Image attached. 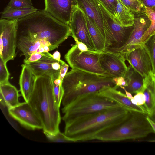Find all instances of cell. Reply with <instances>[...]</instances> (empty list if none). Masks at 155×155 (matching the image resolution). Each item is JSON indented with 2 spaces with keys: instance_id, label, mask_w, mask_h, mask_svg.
Here are the masks:
<instances>
[{
  "instance_id": "cell-42",
  "label": "cell",
  "mask_w": 155,
  "mask_h": 155,
  "mask_svg": "<svg viewBox=\"0 0 155 155\" xmlns=\"http://www.w3.org/2000/svg\"><path fill=\"white\" fill-rule=\"evenodd\" d=\"M120 87L122 89L124 90L125 92V94L127 97L130 99L134 98V97L132 95V94L127 91L125 89L124 87L120 86Z\"/></svg>"
},
{
  "instance_id": "cell-31",
  "label": "cell",
  "mask_w": 155,
  "mask_h": 155,
  "mask_svg": "<svg viewBox=\"0 0 155 155\" xmlns=\"http://www.w3.org/2000/svg\"><path fill=\"white\" fill-rule=\"evenodd\" d=\"M31 0H10L6 7L9 8H33Z\"/></svg>"
},
{
  "instance_id": "cell-41",
  "label": "cell",
  "mask_w": 155,
  "mask_h": 155,
  "mask_svg": "<svg viewBox=\"0 0 155 155\" xmlns=\"http://www.w3.org/2000/svg\"><path fill=\"white\" fill-rule=\"evenodd\" d=\"M53 57L54 59L58 61H60L61 54L60 52L58 51H55L52 54Z\"/></svg>"
},
{
  "instance_id": "cell-18",
  "label": "cell",
  "mask_w": 155,
  "mask_h": 155,
  "mask_svg": "<svg viewBox=\"0 0 155 155\" xmlns=\"http://www.w3.org/2000/svg\"><path fill=\"white\" fill-rule=\"evenodd\" d=\"M117 87H107L100 90L99 94L119 104L129 111L148 114L143 106L135 105L126 94L118 91Z\"/></svg>"
},
{
  "instance_id": "cell-44",
  "label": "cell",
  "mask_w": 155,
  "mask_h": 155,
  "mask_svg": "<svg viewBox=\"0 0 155 155\" xmlns=\"http://www.w3.org/2000/svg\"><path fill=\"white\" fill-rule=\"evenodd\" d=\"M154 96H155V78L154 84Z\"/></svg>"
},
{
  "instance_id": "cell-15",
  "label": "cell",
  "mask_w": 155,
  "mask_h": 155,
  "mask_svg": "<svg viewBox=\"0 0 155 155\" xmlns=\"http://www.w3.org/2000/svg\"><path fill=\"white\" fill-rule=\"evenodd\" d=\"M101 11L102 15L105 18L110 28L114 39V42L108 50L118 49L123 47L129 38L134 28L132 26L125 27L117 22L104 7L100 0H96Z\"/></svg>"
},
{
  "instance_id": "cell-34",
  "label": "cell",
  "mask_w": 155,
  "mask_h": 155,
  "mask_svg": "<svg viewBox=\"0 0 155 155\" xmlns=\"http://www.w3.org/2000/svg\"><path fill=\"white\" fill-rule=\"evenodd\" d=\"M44 56H53V55L49 52L42 53H34L31 55L28 58L25 59L24 60V64H26L36 61L40 59Z\"/></svg>"
},
{
  "instance_id": "cell-27",
  "label": "cell",
  "mask_w": 155,
  "mask_h": 155,
  "mask_svg": "<svg viewBox=\"0 0 155 155\" xmlns=\"http://www.w3.org/2000/svg\"><path fill=\"white\" fill-rule=\"evenodd\" d=\"M134 15H145V6L139 0H121Z\"/></svg>"
},
{
  "instance_id": "cell-9",
  "label": "cell",
  "mask_w": 155,
  "mask_h": 155,
  "mask_svg": "<svg viewBox=\"0 0 155 155\" xmlns=\"http://www.w3.org/2000/svg\"><path fill=\"white\" fill-rule=\"evenodd\" d=\"M16 21L0 20V58L6 63L16 55Z\"/></svg>"
},
{
  "instance_id": "cell-6",
  "label": "cell",
  "mask_w": 155,
  "mask_h": 155,
  "mask_svg": "<svg viewBox=\"0 0 155 155\" xmlns=\"http://www.w3.org/2000/svg\"><path fill=\"white\" fill-rule=\"evenodd\" d=\"M120 107H122L98 92L89 93L77 97L64 106L61 109L64 114L62 119L65 123L83 116Z\"/></svg>"
},
{
  "instance_id": "cell-13",
  "label": "cell",
  "mask_w": 155,
  "mask_h": 155,
  "mask_svg": "<svg viewBox=\"0 0 155 155\" xmlns=\"http://www.w3.org/2000/svg\"><path fill=\"white\" fill-rule=\"evenodd\" d=\"M135 15L137 17L135 16L133 30L126 44L118 49L107 50L120 52L124 55L135 48L144 46V44L142 42V38L150 26L151 21L146 15Z\"/></svg>"
},
{
  "instance_id": "cell-25",
  "label": "cell",
  "mask_w": 155,
  "mask_h": 155,
  "mask_svg": "<svg viewBox=\"0 0 155 155\" xmlns=\"http://www.w3.org/2000/svg\"><path fill=\"white\" fill-rule=\"evenodd\" d=\"M38 10L34 7L24 8H5L1 13V18L17 20Z\"/></svg>"
},
{
  "instance_id": "cell-30",
  "label": "cell",
  "mask_w": 155,
  "mask_h": 155,
  "mask_svg": "<svg viewBox=\"0 0 155 155\" xmlns=\"http://www.w3.org/2000/svg\"><path fill=\"white\" fill-rule=\"evenodd\" d=\"M100 1L113 19L119 24L117 18L116 12L117 0H100Z\"/></svg>"
},
{
  "instance_id": "cell-40",
  "label": "cell",
  "mask_w": 155,
  "mask_h": 155,
  "mask_svg": "<svg viewBox=\"0 0 155 155\" xmlns=\"http://www.w3.org/2000/svg\"><path fill=\"white\" fill-rule=\"evenodd\" d=\"M146 118L149 122V123L151 125L154 133L155 134V122L148 115H147Z\"/></svg>"
},
{
  "instance_id": "cell-28",
  "label": "cell",
  "mask_w": 155,
  "mask_h": 155,
  "mask_svg": "<svg viewBox=\"0 0 155 155\" xmlns=\"http://www.w3.org/2000/svg\"><path fill=\"white\" fill-rule=\"evenodd\" d=\"M149 55L153 68V75L155 78V34L151 36L144 43Z\"/></svg>"
},
{
  "instance_id": "cell-3",
  "label": "cell",
  "mask_w": 155,
  "mask_h": 155,
  "mask_svg": "<svg viewBox=\"0 0 155 155\" xmlns=\"http://www.w3.org/2000/svg\"><path fill=\"white\" fill-rule=\"evenodd\" d=\"M28 102L41 121L44 132L54 134L60 131V107L55 98L51 76L45 75L36 77Z\"/></svg>"
},
{
  "instance_id": "cell-21",
  "label": "cell",
  "mask_w": 155,
  "mask_h": 155,
  "mask_svg": "<svg viewBox=\"0 0 155 155\" xmlns=\"http://www.w3.org/2000/svg\"><path fill=\"white\" fill-rule=\"evenodd\" d=\"M154 81L155 78L153 74L144 78L143 85L141 91L145 97V102L143 106L147 113V115L149 116L155 113Z\"/></svg>"
},
{
  "instance_id": "cell-7",
  "label": "cell",
  "mask_w": 155,
  "mask_h": 155,
  "mask_svg": "<svg viewBox=\"0 0 155 155\" xmlns=\"http://www.w3.org/2000/svg\"><path fill=\"white\" fill-rule=\"evenodd\" d=\"M99 57V51L90 50L82 51L78 49L76 44L72 46L64 56L65 60L72 69L109 75L102 68Z\"/></svg>"
},
{
  "instance_id": "cell-14",
  "label": "cell",
  "mask_w": 155,
  "mask_h": 155,
  "mask_svg": "<svg viewBox=\"0 0 155 155\" xmlns=\"http://www.w3.org/2000/svg\"><path fill=\"white\" fill-rule=\"evenodd\" d=\"M124 56L130 65L144 78L153 74L151 62L144 45L132 50Z\"/></svg>"
},
{
  "instance_id": "cell-8",
  "label": "cell",
  "mask_w": 155,
  "mask_h": 155,
  "mask_svg": "<svg viewBox=\"0 0 155 155\" xmlns=\"http://www.w3.org/2000/svg\"><path fill=\"white\" fill-rule=\"evenodd\" d=\"M77 5L94 22L103 37L106 48L114 41L111 29L104 23L101 11L96 0H75Z\"/></svg>"
},
{
  "instance_id": "cell-29",
  "label": "cell",
  "mask_w": 155,
  "mask_h": 155,
  "mask_svg": "<svg viewBox=\"0 0 155 155\" xmlns=\"http://www.w3.org/2000/svg\"><path fill=\"white\" fill-rule=\"evenodd\" d=\"M52 79L55 98L57 105L60 107L64 94V91L62 86V81L59 77Z\"/></svg>"
},
{
  "instance_id": "cell-37",
  "label": "cell",
  "mask_w": 155,
  "mask_h": 155,
  "mask_svg": "<svg viewBox=\"0 0 155 155\" xmlns=\"http://www.w3.org/2000/svg\"><path fill=\"white\" fill-rule=\"evenodd\" d=\"M113 80L115 84L119 87L120 86L125 87L127 86V83L125 79L123 77L114 78Z\"/></svg>"
},
{
  "instance_id": "cell-20",
  "label": "cell",
  "mask_w": 155,
  "mask_h": 155,
  "mask_svg": "<svg viewBox=\"0 0 155 155\" xmlns=\"http://www.w3.org/2000/svg\"><path fill=\"white\" fill-rule=\"evenodd\" d=\"M0 103L2 105L8 109L20 104V91L9 82L0 84Z\"/></svg>"
},
{
  "instance_id": "cell-1",
  "label": "cell",
  "mask_w": 155,
  "mask_h": 155,
  "mask_svg": "<svg viewBox=\"0 0 155 155\" xmlns=\"http://www.w3.org/2000/svg\"><path fill=\"white\" fill-rule=\"evenodd\" d=\"M69 26L58 20L45 9L38 10L18 19L16 23V48L27 59L41 47L49 46L51 51L69 36Z\"/></svg>"
},
{
  "instance_id": "cell-5",
  "label": "cell",
  "mask_w": 155,
  "mask_h": 155,
  "mask_svg": "<svg viewBox=\"0 0 155 155\" xmlns=\"http://www.w3.org/2000/svg\"><path fill=\"white\" fill-rule=\"evenodd\" d=\"M147 114L131 112L121 124L98 136L97 140L102 141H120L145 137L154 133L146 116Z\"/></svg>"
},
{
  "instance_id": "cell-12",
  "label": "cell",
  "mask_w": 155,
  "mask_h": 155,
  "mask_svg": "<svg viewBox=\"0 0 155 155\" xmlns=\"http://www.w3.org/2000/svg\"><path fill=\"white\" fill-rule=\"evenodd\" d=\"M9 115L23 127L32 130L43 129V125L28 102L20 103L17 106L8 109Z\"/></svg>"
},
{
  "instance_id": "cell-11",
  "label": "cell",
  "mask_w": 155,
  "mask_h": 155,
  "mask_svg": "<svg viewBox=\"0 0 155 155\" xmlns=\"http://www.w3.org/2000/svg\"><path fill=\"white\" fill-rule=\"evenodd\" d=\"M123 54L119 52L107 49L100 52L99 61L101 66L107 75L114 78L123 77L128 67Z\"/></svg>"
},
{
  "instance_id": "cell-26",
  "label": "cell",
  "mask_w": 155,
  "mask_h": 155,
  "mask_svg": "<svg viewBox=\"0 0 155 155\" xmlns=\"http://www.w3.org/2000/svg\"><path fill=\"white\" fill-rule=\"evenodd\" d=\"M145 13L151 21V24L142 37V42L143 44L155 34V6L152 7L145 6Z\"/></svg>"
},
{
  "instance_id": "cell-38",
  "label": "cell",
  "mask_w": 155,
  "mask_h": 155,
  "mask_svg": "<svg viewBox=\"0 0 155 155\" xmlns=\"http://www.w3.org/2000/svg\"><path fill=\"white\" fill-rule=\"evenodd\" d=\"M75 41L76 44L77 45L78 49L82 51H89L87 46L84 43L79 41L75 37H73Z\"/></svg>"
},
{
  "instance_id": "cell-4",
  "label": "cell",
  "mask_w": 155,
  "mask_h": 155,
  "mask_svg": "<svg viewBox=\"0 0 155 155\" xmlns=\"http://www.w3.org/2000/svg\"><path fill=\"white\" fill-rule=\"evenodd\" d=\"M114 77L72 69L66 73L62 82L64 94L61 104L64 106L77 97L98 92L107 87H117Z\"/></svg>"
},
{
  "instance_id": "cell-39",
  "label": "cell",
  "mask_w": 155,
  "mask_h": 155,
  "mask_svg": "<svg viewBox=\"0 0 155 155\" xmlns=\"http://www.w3.org/2000/svg\"><path fill=\"white\" fill-rule=\"evenodd\" d=\"M144 5L147 7L155 6V0H139Z\"/></svg>"
},
{
  "instance_id": "cell-17",
  "label": "cell",
  "mask_w": 155,
  "mask_h": 155,
  "mask_svg": "<svg viewBox=\"0 0 155 155\" xmlns=\"http://www.w3.org/2000/svg\"><path fill=\"white\" fill-rule=\"evenodd\" d=\"M61 60L58 61L53 58V56H44L37 61L25 64L36 77L48 75L54 78L59 77Z\"/></svg>"
},
{
  "instance_id": "cell-2",
  "label": "cell",
  "mask_w": 155,
  "mask_h": 155,
  "mask_svg": "<svg viewBox=\"0 0 155 155\" xmlns=\"http://www.w3.org/2000/svg\"><path fill=\"white\" fill-rule=\"evenodd\" d=\"M131 113L120 107L83 116L65 123L64 133L71 142L96 140L121 124Z\"/></svg>"
},
{
  "instance_id": "cell-32",
  "label": "cell",
  "mask_w": 155,
  "mask_h": 155,
  "mask_svg": "<svg viewBox=\"0 0 155 155\" xmlns=\"http://www.w3.org/2000/svg\"><path fill=\"white\" fill-rule=\"evenodd\" d=\"M48 140L53 142H71L68 138L60 131L54 134L44 132Z\"/></svg>"
},
{
  "instance_id": "cell-22",
  "label": "cell",
  "mask_w": 155,
  "mask_h": 155,
  "mask_svg": "<svg viewBox=\"0 0 155 155\" xmlns=\"http://www.w3.org/2000/svg\"><path fill=\"white\" fill-rule=\"evenodd\" d=\"M123 77L127 83L124 87L132 94H136L141 92L143 87L144 78L135 71L130 65L128 67Z\"/></svg>"
},
{
  "instance_id": "cell-24",
  "label": "cell",
  "mask_w": 155,
  "mask_h": 155,
  "mask_svg": "<svg viewBox=\"0 0 155 155\" xmlns=\"http://www.w3.org/2000/svg\"><path fill=\"white\" fill-rule=\"evenodd\" d=\"M85 15L89 34L95 48L97 51H103L106 48L104 40L94 22Z\"/></svg>"
},
{
  "instance_id": "cell-36",
  "label": "cell",
  "mask_w": 155,
  "mask_h": 155,
  "mask_svg": "<svg viewBox=\"0 0 155 155\" xmlns=\"http://www.w3.org/2000/svg\"><path fill=\"white\" fill-rule=\"evenodd\" d=\"M134 98L138 105L143 106L145 102V97L143 93L140 92L136 94Z\"/></svg>"
},
{
  "instance_id": "cell-19",
  "label": "cell",
  "mask_w": 155,
  "mask_h": 155,
  "mask_svg": "<svg viewBox=\"0 0 155 155\" xmlns=\"http://www.w3.org/2000/svg\"><path fill=\"white\" fill-rule=\"evenodd\" d=\"M19 84L21 95L25 101L28 102L35 85L36 77L25 64L21 65Z\"/></svg>"
},
{
  "instance_id": "cell-43",
  "label": "cell",
  "mask_w": 155,
  "mask_h": 155,
  "mask_svg": "<svg viewBox=\"0 0 155 155\" xmlns=\"http://www.w3.org/2000/svg\"><path fill=\"white\" fill-rule=\"evenodd\" d=\"M150 117L155 122V113H154L153 115Z\"/></svg>"
},
{
  "instance_id": "cell-23",
  "label": "cell",
  "mask_w": 155,
  "mask_h": 155,
  "mask_svg": "<svg viewBox=\"0 0 155 155\" xmlns=\"http://www.w3.org/2000/svg\"><path fill=\"white\" fill-rule=\"evenodd\" d=\"M116 12L118 20L121 26L128 27L134 25L135 15L121 0H117Z\"/></svg>"
},
{
  "instance_id": "cell-16",
  "label": "cell",
  "mask_w": 155,
  "mask_h": 155,
  "mask_svg": "<svg viewBox=\"0 0 155 155\" xmlns=\"http://www.w3.org/2000/svg\"><path fill=\"white\" fill-rule=\"evenodd\" d=\"M44 9L59 21L69 25L75 0H45Z\"/></svg>"
},
{
  "instance_id": "cell-33",
  "label": "cell",
  "mask_w": 155,
  "mask_h": 155,
  "mask_svg": "<svg viewBox=\"0 0 155 155\" xmlns=\"http://www.w3.org/2000/svg\"><path fill=\"white\" fill-rule=\"evenodd\" d=\"M6 63L0 58V84L9 82L10 73Z\"/></svg>"
},
{
  "instance_id": "cell-10",
  "label": "cell",
  "mask_w": 155,
  "mask_h": 155,
  "mask_svg": "<svg viewBox=\"0 0 155 155\" xmlns=\"http://www.w3.org/2000/svg\"><path fill=\"white\" fill-rule=\"evenodd\" d=\"M69 26L71 36L84 43L89 50L96 51L89 34L85 14L77 5L73 8Z\"/></svg>"
},
{
  "instance_id": "cell-35",
  "label": "cell",
  "mask_w": 155,
  "mask_h": 155,
  "mask_svg": "<svg viewBox=\"0 0 155 155\" xmlns=\"http://www.w3.org/2000/svg\"><path fill=\"white\" fill-rule=\"evenodd\" d=\"M60 62L61 66L59 71V78L61 81H62L63 78L67 73L69 66L61 60Z\"/></svg>"
}]
</instances>
